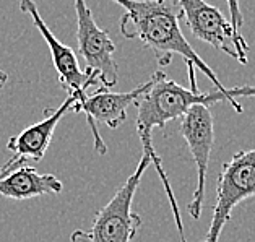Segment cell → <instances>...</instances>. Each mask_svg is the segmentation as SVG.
Here are the masks:
<instances>
[{"label":"cell","instance_id":"cell-1","mask_svg":"<svg viewBox=\"0 0 255 242\" xmlns=\"http://www.w3.org/2000/svg\"><path fill=\"white\" fill-rule=\"evenodd\" d=\"M187 70H189L190 88H184V86L177 85L164 72L158 70L148 80L146 91L135 101V108H136L135 127H136V133L140 136L141 150L151 158V163L156 166V171L161 177V182H163L166 195L171 202L174 221H176L179 233H184V225L182 220H180L179 207L169 184V179H167L166 171L163 169V164H161V159L153 146L151 141L153 128H164L167 122L182 119L187 114V111L197 106V104H203V106L210 108L215 103L228 101L234 108L236 113L241 114L244 109H242L241 103H238V98H255V86H236V88H228L225 91L215 90L210 93H202L197 88L195 67L192 64H187Z\"/></svg>","mask_w":255,"mask_h":242},{"label":"cell","instance_id":"cell-2","mask_svg":"<svg viewBox=\"0 0 255 242\" xmlns=\"http://www.w3.org/2000/svg\"><path fill=\"white\" fill-rule=\"evenodd\" d=\"M126 10L121 18V33L126 39H138L154 54L161 65H167L172 55H180L185 64H192L215 85L216 90H228L220 82L216 73L190 42L184 38L180 29V10L177 0H113Z\"/></svg>","mask_w":255,"mask_h":242},{"label":"cell","instance_id":"cell-3","mask_svg":"<svg viewBox=\"0 0 255 242\" xmlns=\"http://www.w3.org/2000/svg\"><path fill=\"white\" fill-rule=\"evenodd\" d=\"M151 158L141 153L135 171L127 177L114 197L96 213L91 229L88 231L91 242H132L141 226L140 215L132 210L136 189L141 182Z\"/></svg>","mask_w":255,"mask_h":242},{"label":"cell","instance_id":"cell-4","mask_svg":"<svg viewBox=\"0 0 255 242\" xmlns=\"http://www.w3.org/2000/svg\"><path fill=\"white\" fill-rule=\"evenodd\" d=\"M252 197H255V148L236 153L223 164L216 182V202L211 223L202 242H220L233 210Z\"/></svg>","mask_w":255,"mask_h":242},{"label":"cell","instance_id":"cell-5","mask_svg":"<svg viewBox=\"0 0 255 242\" xmlns=\"http://www.w3.org/2000/svg\"><path fill=\"white\" fill-rule=\"evenodd\" d=\"M177 3L189 29L197 39L207 42L216 51L228 54L239 64L247 65V41L238 38L231 21L221 13L220 8L205 0H177Z\"/></svg>","mask_w":255,"mask_h":242},{"label":"cell","instance_id":"cell-6","mask_svg":"<svg viewBox=\"0 0 255 242\" xmlns=\"http://www.w3.org/2000/svg\"><path fill=\"white\" fill-rule=\"evenodd\" d=\"M75 13L78 54L85 60L86 72L96 73L104 88H114L119 82V67L114 59L116 44L108 31L99 28L85 0H75Z\"/></svg>","mask_w":255,"mask_h":242},{"label":"cell","instance_id":"cell-7","mask_svg":"<svg viewBox=\"0 0 255 242\" xmlns=\"http://www.w3.org/2000/svg\"><path fill=\"white\" fill-rule=\"evenodd\" d=\"M179 133L182 135V138L187 143V148L197 166V187L187 210L192 218L200 220L205 200L208 163L215 145V119L210 108L203 106V104H197V106L190 108L180 121Z\"/></svg>","mask_w":255,"mask_h":242},{"label":"cell","instance_id":"cell-8","mask_svg":"<svg viewBox=\"0 0 255 242\" xmlns=\"http://www.w3.org/2000/svg\"><path fill=\"white\" fill-rule=\"evenodd\" d=\"M20 10L31 16L36 29L44 38L52 55V64L55 72H57V78L60 85L68 91V95H77L80 101H83L91 91L104 88L96 73L80 68L78 59L75 52L72 51V47L65 46L59 38H55V34L49 29L46 21L42 20L34 0H20Z\"/></svg>","mask_w":255,"mask_h":242},{"label":"cell","instance_id":"cell-9","mask_svg":"<svg viewBox=\"0 0 255 242\" xmlns=\"http://www.w3.org/2000/svg\"><path fill=\"white\" fill-rule=\"evenodd\" d=\"M148 88V82L127 93H114L108 88H99L91 91L83 101H77L70 108L72 113H83L91 127L93 138H95V150L98 154L108 153V146L99 135L98 123H104L109 128H119L127 121V111L130 106H135L138 99Z\"/></svg>","mask_w":255,"mask_h":242},{"label":"cell","instance_id":"cell-10","mask_svg":"<svg viewBox=\"0 0 255 242\" xmlns=\"http://www.w3.org/2000/svg\"><path fill=\"white\" fill-rule=\"evenodd\" d=\"M77 101H80L77 95H68L59 108L46 109V116L42 121L33 123V125L24 128L23 132L11 136L7 143V150L13 153L11 158L21 161L24 164L38 163L44 158L47 148L52 141L55 127Z\"/></svg>","mask_w":255,"mask_h":242},{"label":"cell","instance_id":"cell-11","mask_svg":"<svg viewBox=\"0 0 255 242\" xmlns=\"http://www.w3.org/2000/svg\"><path fill=\"white\" fill-rule=\"evenodd\" d=\"M64 185L54 174H41L33 164L10 158L0 166V195L13 200H28L39 195L60 194Z\"/></svg>","mask_w":255,"mask_h":242},{"label":"cell","instance_id":"cell-12","mask_svg":"<svg viewBox=\"0 0 255 242\" xmlns=\"http://www.w3.org/2000/svg\"><path fill=\"white\" fill-rule=\"evenodd\" d=\"M226 2H228V7H229V21H231L233 28L236 31V34H238V38L246 39L244 34H242V24H244V16H242L239 0H226Z\"/></svg>","mask_w":255,"mask_h":242},{"label":"cell","instance_id":"cell-13","mask_svg":"<svg viewBox=\"0 0 255 242\" xmlns=\"http://www.w3.org/2000/svg\"><path fill=\"white\" fill-rule=\"evenodd\" d=\"M70 241L72 242H91L88 231H82V229H77V231H73Z\"/></svg>","mask_w":255,"mask_h":242},{"label":"cell","instance_id":"cell-14","mask_svg":"<svg viewBox=\"0 0 255 242\" xmlns=\"http://www.w3.org/2000/svg\"><path fill=\"white\" fill-rule=\"evenodd\" d=\"M7 82H8V75H7V72L0 70V90H2L5 85H7Z\"/></svg>","mask_w":255,"mask_h":242}]
</instances>
